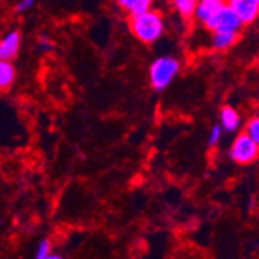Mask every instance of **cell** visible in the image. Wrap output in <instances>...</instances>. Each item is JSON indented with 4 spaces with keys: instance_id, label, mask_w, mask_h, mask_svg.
Segmentation results:
<instances>
[{
    "instance_id": "6da1fadb",
    "label": "cell",
    "mask_w": 259,
    "mask_h": 259,
    "mask_svg": "<svg viewBox=\"0 0 259 259\" xmlns=\"http://www.w3.org/2000/svg\"><path fill=\"white\" fill-rule=\"evenodd\" d=\"M131 33L143 44H154L158 40L164 31V22L158 11L148 10L143 13H138L134 16H129L127 19Z\"/></svg>"
},
{
    "instance_id": "7a4b0ae2",
    "label": "cell",
    "mask_w": 259,
    "mask_h": 259,
    "mask_svg": "<svg viewBox=\"0 0 259 259\" xmlns=\"http://www.w3.org/2000/svg\"><path fill=\"white\" fill-rule=\"evenodd\" d=\"M180 61L171 56L157 58L149 67V82L154 90L163 92L180 72Z\"/></svg>"
},
{
    "instance_id": "3957f363",
    "label": "cell",
    "mask_w": 259,
    "mask_h": 259,
    "mask_svg": "<svg viewBox=\"0 0 259 259\" xmlns=\"http://www.w3.org/2000/svg\"><path fill=\"white\" fill-rule=\"evenodd\" d=\"M259 157V145L244 131L236 138L233 140V145L230 148V158L241 164V166H247L256 161Z\"/></svg>"
},
{
    "instance_id": "277c9868",
    "label": "cell",
    "mask_w": 259,
    "mask_h": 259,
    "mask_svg": "<svg viewBox=\"0 0 259 259\" xmlns=\"http://www.w3.org/2000/svg\"><path fill=\"white\" fill-rule=\"evenodd\" d=\"M228 7V0H200L194 19L200 22L205 28H211V25L214 23L218 16Z\"/></svg>"
},
{
    "instance_id": "5b68a950",
    "label": "cell",
    "mask_w": 259,
    "mask_h": 259,
    "mask_svg": "<svg viewBox=\"0 0 259 259\" xmlns=\"http://www.w3.org/2000/svg\"><path fill=\"white\" fill-rule=\"evenodd\" d=\"M244 27V22L230 5L218 16L209 31H239Z\"/></svg>"
},
{
    "instance_id": "8992f818",
    "label": "cell",
    "mask_w": 259,
    "mask_h": 259,
    "mask_svg": "<svg viewBox=\"0 0 259 259\" xmlns=\"http://www.w3.org/2000/svg\"><path fill=\"white\" fill-rule=\"evenodd\" d=\"M228 5L236 11L244 25H250L259 17V2L257 0H228Z\"/></svg>"
},
{
    "instance_id": "52a82bcc",
    "label": "cell",
    "mask_w": 259,
    "mask_h": 259,
    "mask_svg": "<svg viewBox=\"0 0 259 259\" xmlns=\"http://www.w3.org/2000/svg\"><path fill=\"white\" fill-rule=\"evenodd\" d=\"M20 42H22V36L19 30L8 31L2 37V42H0V59L13 61L20 50Z\"/></svg>"
},
{
    "instance_id": "ba28073f",
    "label": "cell",
    "mask_w": 259,
    "mask_h": 259,
    "mask_svg": "<svg viewBox=\"0 0 259 259\" xmlns=\"http://www.w3.org/2000/svg\"><path fill=\"white\" fill-rule=\"evenodd\" d=\"M221 126L225 132L231 134V132H236L241 126V115L239 112L231 107V106H224L221 109Z\"/></svg>"
},
{
    "instance_id": "9c48e42d",
    "label": "cell",
    "mask_w": 259,
    "mask_h": 259,
    "mask_svg": "<svg viewBox=\"0 0 259 259\" xmlns=\"http://www.w3.org/2000/svg\"><path fill=\"white\" fill-rule=\"evenodd\" d=\"M239 40V31H213V49L218 52H225Z\"/></svg>"
},
{
    "instance_id": "30bf717a",
    "label": "cell",
    "mask_w": 259,
    "mask_h": 259,
    "mask_svg": "<svg viewBox=\"0 0 259 259\" xmlns=\"http://www.w3.org/2000/svg\"><path fill=\"white\" fill-rule=\"evenodd\" d=\"M118 7L127 14V16H134L138 13L148 11L151 8L152 0H116Z\"/></svg>"
},
{
    "instance_id": "8fae6325",
    "label": "cell",
    "mask_w": 259,
    "mask_h": 259,
    "mask_svg": "<svg viewBox=\"0 0 259 259\" xmlns=\"http://www.w3.org/2000/svg\"><path fill=\"white\" fill-rule=\"evenodd\" d=\"M200 0H172V5L176 11L182 16L185 20H191L196 14V8Z\"/></svg>"
},
{
    "instance_id": "7c38bea8",
    "label": "cell",
    "mask_w": 259,
    "mask_h": 259,
    "mask_svg": "<svg viewBox=\"0 0 259 259\" xmlns=\"http://www.w3.org/2000/svg\"><path fill=\"white\" fill-rule=\"evenodd\" d=\"M16 79V68L11 64V61H2L0 62V87L5 92L13 85Z\"/></svg>"
},
{
    "instance_id": "4fadbf2b",
    "label": "cell",
    "mask_w": 259,
    "mask_h": 259,
    "mask_svg": "<svg viewBox=\"0 0 259 259\" xmlns=\"http://www.w3.org/2000/svg\"><path fill=\"white\" fill-rule=\"evenodd\" d=\"M245 132L259 145V116H254V118L248 120L245 126Z\"/></svg>"
},
{
    "instance_id": "5bb4252c",
    "label": "cell",
    "mask_w": 259,
    "mask_h": 259,
    "mask_svg": "<svg viewBox=\"0 0 259 259\" xmlns=\"http://www.w3.org/2000/svg\"><path fill=\"white\" fill-rule=\"evenodd\" d=\"M52 254V242L49 239H44L39 242V247H37V253H36V257L37 259H49Z\"/></svg>"
},
{
    "instance_id": "9a60e30c",
    "label": "cell",
    "mask_w": 259,
    "mask_h": 259,
    "mask_svg": "<svg viewBox=\"0 0 259 259\" xmlns=\"http://www.w3.org/2000/svg\"><path fill=\"white\" fill-rule=\"evenodd\" d=\"M222 126H213L211 127V131H209V135H208V146H216L218 143H219V140H221V137H222Z\"/></svg>"
},
{
    "instance_id": "2e32d148",
    "label": "cell",
    "mask_w": 259,
    "mask_h": 259,
    "mask_svg": "<svg viewBox=\"0 0 259 259\" xmlns=\"http://www.w3.org/2000/svg\"><path fill=\"white\" fill-rule=\"evenodd\" d=\"M36 0H19L17 5H16V13H25L28 11L33 5H34Z\"/></svg>"
},
{
    "instance_id": "e0dca14e",
    "label": "cell",
    "mask_w": 259,
    "mask_h": 259,
    "mask_svg": "<svg viewBox=\"0 0 259 259\" xmlns=\"http://www.w3.org/2000/svg\"><path fill=\"white\" fill-rule=\"evenodd\" d=\"M40 49H42L44 52L50 50V49H52V44H50V40H49V39H45V37H42V40H40Z\"/></svg>"
},
{
    "instance_id": "ac0fdd59",
    "label": "cell",
    "mask_w": 259,
    "mask_h": 259,
    "mask_svg": "<svg viewBox=\"0 0 259 259\" xmlns=\"http://www.w3.org/2000/svg\"><path fill=\"white\" fill-rule=\"evenodd\" d=\"M257 2H259V0H257Z\"/></svg>"
}]
</instances>
